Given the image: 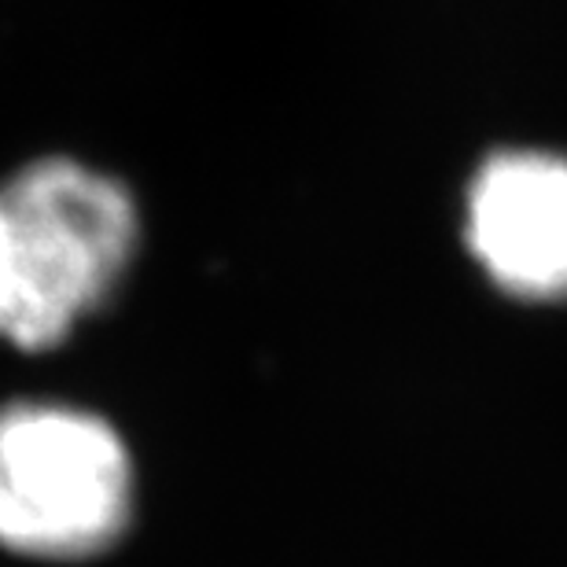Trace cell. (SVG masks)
<instances>
[{"label": "cell", "instance_id": "1", "mask_svg": "<svg viewBox=\"0 0 567 567\" xmlns=\"http://www.w3.org/2000/svg\"><path fill=\"white\" fill-rule=\"evenodd\" d=\"M137 203L115 177L41 158L0 185V336L49 350L115 291L137 251Z\"/></svg>", "mask_w": 567, "mask_h": 567}, {"label": "cell", "instance_id": "2", "mask_svg": "<svg viewBox=\"0 0 567 567\" xmlns=\"http://www.w3.org/2000/svg\"><path fill=\"white\" fill-rule=\"evenodd\" d=\"M133 461L104 416L60 402L0 410V546L85 560L130 524Z\"/></svg>", "mask_w": 567, "mask_h": 567}, {"label": "cell", "instance_id": "3", "mask_svg": "<svg viewBox=\"0 0 567 567\" xmlns=\"http://www.w3.org/2000/svg\"><path fill=\"white\" fill-rule=\"evenodd\" d=\"M468 247L497 288L567 299V158L497 152L468 188Z\"/></svg>", "mask_w": 567, "mask_h": 567}]
</instances>
